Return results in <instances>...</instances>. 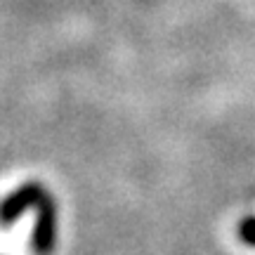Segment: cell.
Masks as SVG:
<instances>
[{
    "mask_svg": "<svg viewBox=\"0 0 255 255\" xmlns=\"http://www.w3.org/2000/svg\"><path fill=\"white\" fill-rule=\"evenodd\" d=\"M45 194H47V189L38 182H26V184H21L19 189H14L12 194H7L5 201H2V208H0L2 227L5 229L12 227L28 208H36L38 201L43 199Z\"/></svg>",
    "mask_w": 255,
    "mask_h": 255,
    "instance_id": "2",
    "label": "cell"
},
{
    "mask_svg": "<svg viewBox=\"0 0 255 255\" xmlns=\"http://www.w3.org/2000/svg\"><path fill=\"white\" fill-rule=\"evenodd\" d=\"M57 203L47 191L36 206V222L31 232V253L33 255H52L57 248Z\"/></svg>",
    "mask_w": 255,
    "mask_h": 255,
    "instance_id": "1",
    "label": "cell"
},
{
    "mask_svg": "<svg viewBox=\"0 0 255 255\" xmlns=\"http://www.w3.org/2000/svg\"><path fill=\"white\" fill-rule=\"evenodd\" d=\"M239 239L244 244L255 248V215H248V218L241 220V225H239Z\"/></svg>",
    "mask_w": 255,
    "mask_h": 255,
    "instance_id": "3",
    "label": "cell"
}]
</instances>
